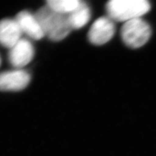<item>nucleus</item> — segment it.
Masks as SVG:
<instances>
[{
  "label": "nucleus",
  "mask_w": 156,
  "mask_h": 156,
  "mask_svg": "<svg viewBox=\"0 0 156 156\" xmlns=\"http://www.w3.org/2000/svg\"><path fill=\"white\" fill-rule=\"evenodd\" d=\"M35 15L45 36L53 41L63 40L72 30L67 15L53 10L48 5L39 9Z\"/></svg>",
  "instance_id": "obj_1"
},
{
  "label": "nucleus",
  "mask_w": 156,
  "mask_h": 156,
  "mask_svg": "<svg viewBox=\"0 0 156 156\" xmlns=\"http://www.w3.org/2000/svg\"><path fill=\"white\" fill-rule=\"evenodd\" d=\"M147 0H112L106 4L107 16L114 22H124L140 18L151 10Z\"/></svg>",
  "instance_id": "obj_2"
},
{
  "label": "nucleus",
  "mask_w": 156,
  "mask_h": 156,
  "mask_svg": "<svg viewBox=\"0 0 156 156\" xmlns=\"http://www.w3.org/2000/svg\"><path fill=\"white\" fill-rule=\"evenodd\" d=\"M151 35V25L142 17L124 23L121 28V38L124 44L134 49L147 44Z\"/></svg>",
  "instance_id": "obj_3"
},
{
  "label": "nucleus",
  "mask_w": 156,
  "mask_h": 156,
  "mask_svg": "<svg viewBox=\"0 0 156 156\" xmlns=\"http://www.w3.org/2000/svg\"><path fill=\"white\" fill-rule=\"evenodd\" d=\"M114 23L108 16L97 19L91 25L87 34L89 41L95 46H101L108 43L114 36L116 30Z\"/></svg>",
  "instance_id": "obj_4"
},
{
  "label": "nucleus",
  "mask_w": 156,
  "mask_h": 156,
  "mask_svg": "<svg viewBox=\"0 0 156 156\" xmlns=\"http://www.w3.org/2000/svg\"><path fill=\"white\" fill-rule=\"evenodd\" d=\"M30 81V75L23 69H15L0 73V90L20 91L25 89Z\"/></svg>",
  "instance_id": "obj_5"
},
{
  "label": "nucleus",
  "mask_w": 156,
  "mask_h": 156,
  "mask_svg": "<svg viewBox=\"0 0 156 156\" xmlns=\"http://www.w3.org/2000/svg\"><path fill=\"white\" fill-rule=\"evenodd\" d=\"M34 52V46L30 41L22 38L9 49V63L12 67L20 69L32 61Z\"/></svg>",
  "instance_id": "obj_6"
},
{
  "label": "nucleus",
  "mask_w": 156,
  "mask_h": 156,
  "mask_svg": "<svg viewBox=\"0 0 156 156\" xmlns=\"http://www.w3.org/2000/svg\"><path fill=\"white\" fill-rule=\"evenodd\" d=\"M15 20L18 23L23 34H26L34 40H40L45 34L39 23L36 15L30 12L23 10L20 12L15 17Z\"/></svg>",
  "instance_id": "obj_7"
},
{
  "label": "nucleus",
  "mask_w": 156,
  "mask_h": 156,
  "mask_svg": "<svg viewBox=\"0 0 156 156\" xmlns=\"http://www.w3.org/2000/svg\"><path fill=\"white\" fill-rule=\"evenodd\" d=\"M22 30L15 19H4L0 21V44L10 48L22 38Z\"/></svg>",
  "instance_id": "obj_8"
},
{
  "label": "nucleus",
  "mask_w": 156,
  "mask_h": 156,
  "mask_svg": "<svg viewBox=\"0 0 156 156\" xmlns=\"http://www.w3.org/2000/svg\"><path fill=\"white\" fill-rule=\"evenodd\" d=\"M67 17L72 30H77L85 26L90 21L91 17L90 9L85 2L81 1L79 7L67 15Z\"/></svg>",
  "instance_id": "obj_9"
},
{
  "label": "nucleus",
  "mask_w": 156,
  "mask_h": 156,
  "mask_svg": "<svg viewBox=\"0 0 156 156\" xmlns=\"http://www.w3.org/2000/svg\"><path fill=\"white\" fill-rule=\"evenodd\" d=\"M80 3L81 1L80 0H48L46 2L51 9L65 15L75 11Z\"/></svg>",
  "instance_id": "obj_10"
},
{
  "label": "nucleus",
  "mask_w": 156,
  "mask_h": 156,
  "mask_svg": "<svg viewBox=\"0 0 156 156\" xmlns=\"http://www.w3.org/2000/svg\"><path fill=\"white\" fill-rule=\"evenodd\" d=\"M0 65H1V57H0Z\"/></svg>",
  "instance_id": "obj_11"
}]
</instances>
